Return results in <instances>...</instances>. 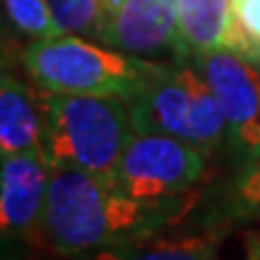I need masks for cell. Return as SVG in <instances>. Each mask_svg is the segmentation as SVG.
<instances>
[{
    "mask_svg": "<svg viewBox=\"0 0 260 260\" xmlns=\"http://www.w3.org/2000/svg\"><path fill=\"white\" fill-rule=\"evenodd\" d=\"M174 212V203L133 200L111 181L87 171L51 169L44 234L56 253L82 260L104 248L154 236Z\"/></svg>",
    "mask_w": 260,
    "mask_h": 260,
    "instance_id": "1",
    "label": "cell"
},
{
    "mask_svg": "<svg viewBox=\"0 0 260 260\" xmlns=\"http://www.w3.org/2000/svg\"><path fill=\"white\" fill-rule=\"evenodd\" d=\"M41 149L51 169H77L111 181L135 135L130 106L116 96L51 94L41 102Z\"/></svg>",
    "mask_w": 260,
    "mask_h": 260,
    "instance_id": "2",
    "label": "cell"
},
{
    "mask_svg": "<svg viewBox=\"0 0 260 260\" xmlns=\"http://www.w3.org/2000/svg\"><path fill=\"white\" fill-rule=\"evenodd\" d=\"M22 63L48 94H92L125 102L164 65L70 34L39 39L24 48Z\"/></svg>",
    "mask_w": 260,
    "mask_h": 260,
    "instance_id": "3",
    "label": "cell"
},
{
    "mask_svg": "<svg viewBox=\"0 0 260 260\" xmlns=\"http://www.w3.org/2000/svg\"><path fill=\"white\" fill-rule=\"evenodd\" d=\"M128 106L135 133L186 140L207 154L229 138L222 109L195 65L164 63Z\"/></svg>",
    "mask_w": 260,
    "mask_h": 260,
    "instance_id": "4",
    "label": "cell"
},
{
    "mask_svg": "<svg viewBox=\"0 0 260 260\" xmlns=\"http://www.w3.org/2000/svg\"><path fill=\"white\" fill-rule=\"evenodd\" d=\"M207 152L186 140L135 133L116 169L113 186L133 200L174 203L203 178Z\"/></svg>",
    "mask_w": 260,
    "mask_h": 260,
    "instance_id": "5",
    "label": "cell"
},
{
    "mask_svg": "<svg viewBox=\"0 0 260 260\" xmlns=\"http://www.w3.org/2000/svg\"><path fill=\"white\" fill-rule=\"evenodd\" d=\"M92 37L102 46L130 56L171 51L178 63L188 58L178 34V0H104Z\"/></svg>",
    "mask_w": 260,
    "mask_h": 260,
    "instance_id": "6",
    "label": "cell"
},
{
    "mask_svg": "<svg viewBox=\"0 0 260 260\" xmlns=\"http://www.w3.org/2000/svg\"><path fill=\"white\" fill-rule=\"evenodd\" d=\"M51 164L44 149L3 157L0 169V224L5 243H29L44 229Z\"/></svg>",
    "mask_w": 260,
    "mask_h": 260,
    "instance_id": "7",
    "label": "cell"
},
{
    "mask_svg": "<svg viewBox=\"0 0 260 260\" xmlns=\"http://www.w3.org/2000/svg\"><path fill=\"white\" fill-rule=\"evenodd\" d=\"M195 70L210 84L229 130V142H236L260 116V70L258 63L232 48L193 58Z\"/></svg>",
    "mask_w": 260,
    "mask_h": 260,
    "instance_id": "8",
    "label": "cell"
},
{
    "mask_svg": "<svg viewBox=\"0 0 260 260\" xmlns=\"http://www.w3.org/2000/svg\"><path fill=\"white\" fill-rule=\"evenodd\" d=\"M44 113L41 102L17 75L3 73L0 84V154H19L41 149Z\"/></svg>",
    "mask_w": 260,
    "mask_h": 260,
    "instance_id": "9",
    "label": "cell"
},
{
    "mask_svg": "<svg viewBox=\"0 0 260 260\" xmlns=\"http://www.w3.org/2000/svg\"><path fill=\"white\" fill-rule=\"evenodd\" d=\"M178 34L188 58L226 48L232 0H178Z\"/></svg>",
    "mask_w": 260,
    "mask_h": 260,
    "instance_id": "10",
    "label": "cell"
},
{
    "mask_svg": "<svg viewBox=\"0 0 260 260\" xmlns=\"http://www.w3.org/2000/svg\"><path fill=\"white\" fill-rule=\"evenodd\" d=\"M82 260H219V234H183L161 239H140L133 243L104 248Z\"/></svg>",
    "mask_w": 260,
    "mask_h": 260,
    "instance_id": "11",
    "label": "cell"
},
{
    "mask_svg": "<svg viewBox=\"0 0 260 260\" xmlns=\"http://www.w3.org/2000/svg\"><path fill=\"white\" fill-rule=\"evenodd\" d=\"M224 214L232 219H260V157L246 159L224 198Z\"/></svg>",
    "mask_w": 260,
    "mask_h": 260,
    "instance_id": "12",
    "label": "cell"
},
{
    "mask_svg": "<svg viewBox=\"0 0 260 260\" xmlns=\"http://www.w3.org/2000/svg\"><path fill=\"white\" fill-rule=\"evenodd\" d=\"M232 51L260 63V0H232Z\"/></svg>",
    "mask_w": 260,
    "mask_h": 260,
    "instance_id": "13",
    "label": "cell"
},
{
    "mask_svg": "<svg viewBox=\"0 0 260 260\" xmlns=\"http://www.w3.org/2000/svg\"><path fill=\"white\" fill-rule=\"evenodd\" d=\"M48 8H51L56 37L75 34V31L94 34L102 19L104 0H48Z\"/></svg>",
    "mask_w": 260,
    "mask_h": 260,
    "instance_id": "14",
    "label": "cell"
},
{
    "mask_svg": "<svg viewBox=\"0 0 260 260\" xmlns=\"http://www.w3.org/2000/svg\"><path fill=\"white\" fill-rule=\"evenodd\" d=\"M5 12H8L10 22L27 37H56L48 0H5Z\"/></svg>",
    "mask_w": 260,
    "mask_h": 260,
    "instance_id": "15",
    "label": "cell"
},
{
    "mask_svg": "<svg viewBox=\"0 0 260 260\" xmlns=\"http://www.w3.org/2000/svg\"><path fill=\"white\" fill-rule=\"evenodd\" d=\"M232 147L241 154L243 161H246V159H253V157H260V116H258V121L253 123L251 128L246 130Z\"/></svg>",
    "mask_w": 260,
    "mask_h": 260,
    "instance_id": "16",
    "label": "cell"
}]
</instances>
